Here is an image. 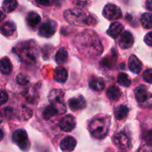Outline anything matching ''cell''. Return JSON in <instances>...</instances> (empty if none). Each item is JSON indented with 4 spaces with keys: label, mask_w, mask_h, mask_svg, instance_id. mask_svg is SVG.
I'll use <instances>...</instances> for the list:
<instances>
[{
    "label": "cell",
    "mask_w": 152,
    "mask_h": 152,
    "mask_svg": "<svg viewBox=\"0 0 152 152\" xmlns=\"http://www.w3.org/2000/svg\"><path fill=\"white\" fill-rule=\"evenodd\" d=\"M55 31H56V23L53 20H48L40 26L38 29V34L44 37H50L55 33Z\"/></svg>",
    "instance_id": "ba28073f"
},
{
    "label": "cell",
    "mask_w": 152,
    "mask_h": 152,
    "mask_svg": "<svg viewBox=\"0 0 152 152\" xmlns=\"http://www.w3.org/2000/svg\"><path fill=\"white\" fill-rule=\"evenodd\" d=\"M31 116H32V111L28 108L22 106L20 109V112L19 113V118L20 119H28Z\"/></svg>",
    "instance_id": "4dcf8cb0"
},
{
    "label": "cell",
    "mask_w": 152,
    "mask_h": 152,
    "mask_svg": "<svg viewBox=\"0 0 152 152\" xmlns=\"http://www.w3.org/2000/svg\"><path fill=\"white\" fill-rule=\"evenodd\" d=\"M37 3L39 4H41V5H51L54 2L53 1H39V0H37Z\"/></svg>",
    "instance_id": "74e56055"
},
{
    "label": "cell",
    "mask_w": 152,
    "mask_h": 152,
    "mask_svg": "<svg viewBox=\"0 0 152 152\" xmlns=\"http://www.w3.org/2000/svg\"><path fill=\"white\" fill-rule=\"evenodd\" d=\"M76 45L79 52L88 58H96L102 54L103 50L101 40L97 35L88 30L83 31L79 37H77Z\"/></svg>",
    "instance_id": "6da1fadb"
},
{
    "label": "cell",
    "mask_w": 152,
    "mask_h": 152,
    "mask_svg": "<svg viewBox=\"0 0 152 152\" xmlns=\"http://www.w3.org/2000/svg\"><path fill=\"white\" fill-rule=\"evenodd\" d=\"M103 16L110 20H115L119 19L122 16V12L120 8L113 4H108L105 5L103 11H102Z\"/></svg>",
    "instance_id": "52a82bcc"
},
{
    "label": "cell",
    "mask_w": 152,
    "mask_h": 152,
    "mask_svg": "<svg viewBox=\"0 0 152 152\" xmlns=\"http://www.w3.org/2000/svg\"><path fill=\"white\" fill-rule=\"evenodd\" d=\"M110 118H96L91 120L88 129L95 139H103L109 133Z\"/></svg>",
    "instance_id": "7a4b0ae2"
},
{
    "label": "cell",
    "mask_w": 152,
    "mask_h": 152,
    "mask_svg": "<svg viewBox=\"0 0 152 152\" xmlns=\"http://www.w3.org/2000/svg\"><path fill=\"white\" fill-rule=\"evenodd\" d=\"M68 78V71L63 67H58L54 70V79L58 83H65Z\"/></svg>",
    "instance_id": "ac0fdd59"
},
{
    "label": "cell",
    "mask_w": 152,
    "mask_h": 152,
    "mask_svg": "<svg viewBox=\"0 0 152 152\" xmlns=\"http://www.w3.org/2000/svg\"><path fill=\"white\" fill-rule=\"evenodd\" d=\"M89 86H90V88L92 90H94L95 92H101L105 87V82L101 77H95V78H93L90 81Z\"/></svg>",
    "instance_id": "ffe728a7"
},
{
    "label": "cell",
    "mask_w": 152,
    "mask_h": 152,
    "mask_svg": "<svg viewBox=\"0 0 152 152\" xmlns=\"http://www.w3.org/2000/svg\"><path fill=\"white\" fill-rule=\"evenodd\" d=\"M144 42L150 45V46H152V31L149 32L146 34V36L144 37Z\"/></svg>",
    "instance_id": "836d02e7"
},
{
    "label": "cell",
    "mask_w": 152,
    "mask_h": 152,
    "mask_svg": "<svg viewBox=\"0 0 152 152\" xmlns=\"http://www.w3.org/2000/svg\"><path fill=\"white\" fill-rule=\"evenodd\" d=\"M128 108L125 105H119V106H117L115 109H114V115H115V118L118 120H122L124 118H126L127 114H128Z\"/></svg>",
    "instance_id": "7402d4cb"
},
{
    "label": "cell",
    "mask_w": 152,
    "mask_h": 152,
    "mask_svg": "<svg viewBox=\"0 0 152 152\" xmlns=\"http://www.w3.org/2000/svg\"><path fill=\"white\" fill-rule=\"evenodd\" d=\"M16 81H17V83H18L19 85H20V86H26V85H28V82H29L28 77L25 76V75H23V74H19V75L17 76V77H16Z\"/></svg>",
    "instance_id": "1f68e13d"
},
{
    "label": "cell",
    "mask_w": 152,
    "mask_h": 152,
    "mask_svg": "<svg viewBox=\"0 0 152 152\" xmlns=\"http://www.w3.org/2000/svg\"><path fill=\"white\" fill-rule=\"evenodd\" d=\"M77 146V141L75 138L71 136H67L61 140L60 143V147L61 151L64 152H71Z\"/></svg>",
    "instance_id": "8fae6325"
},
{
    "label": "cell",
    "mask_w": 152,
    "mask_h": 152,
    "mask_svg": "<svg viewBox=\"0 0 152 152\" xmlns=\"http://www.w3.org/2000/svg\"><path fill=\"white\" fill-rule=\"evenodd\" d=\"M142 139L144 142L152 146V124L148 125L147 126H144L142 129Z\"/></svg>",
    "instance_id": "cb8c5ba5"
},
{
    "label": "cell",
    "mask_w": 152,
    "mask_h": 152,
    "mask_svg": "<svg viewBox=\"0 0 152 152\" xmlns=\"http://www.w3.org/2000/svg\"><path fill=\"white\" fill-rule=\"evenodd\" d=\"M142 107L144 108H152V94L149 95L148 99L146 100L145 102H143L142 104H141Z\"/></svg>",
    "instance_id": "e575fe53"
},
{
    "label": "cell",
    "mask_w": 152,
    "mask_h": 152,
    "mask_svg": "<svg viewBox=\"0 0 152 152\" xmlns=\"http://www.w3.org/2000/svg\"><path fill=\"white\" fill-rule=\"evenodd\" d=\"M1 72L4 75H8L12 72V66L10 60L7 57H4L1 60Z\"/></svg>",
    "instance_id": "d4e9b609"
},
{
    "label": "cell",
    "mask_w": 152,
    "mask_h": 152,
    "mask_svg": "<svg viewBox=\"0 0 152 152\" xmlns=\"http://www.w3.org/2000/svg\"><path fill=\"white\" fill-rule=\"evenodd\" d=\"M76 126V119L71 115L64 116L59 122V127L64 132H70Z\"/></svg>",
    "instance_id": "9c48e42d"
},
{
    "label": "cell",
    "mask_w": 152,
    "mask_h": 152,
    "mask_svg": "<svg viewBox=\"0 0 152 152\" xmlns=\"http://www.w3.org/2000/svg\"><path fill=\"white\" fill-rule=\"evenodd\" d=\"M134 36L132 35L131 32L129 31H125L119 39V46L122 49H127L130 48L133 45H134Z\"/></svg>",
    "instance_id": "7c38bea8"
},
{
    "label": "cell",
    "mask_w": 152,
    "mask_h": 152,
    "mask_svg": "<svg viewBox=\"0 0 152 152\" xmlns=\"http://www.w3.org/2000/svg\"><path fill=\"white\" fill-rule=\"evenodd\" d=\"M138 152H152L151 150H149V149H147L146 147H143V148H141L140 149V151Z\"/></svg>",
    "instance_id": "ab89813d"
},
{
    "label": "cell",
    "mask_w": 152,
    "mask_h": 152,
    "mask_svg": "<svg viewBox=\"0 0 152 152\" xmlns=\"http://www.w3.org/2000/svg\"><path fill=\"white\" fill-rule=\"evenodd\" d=\"M16 29V26L15 24L11 21V20H8L6 22H4L2 26H1V33L5 36V37H9L11 36Z\"/></svg>",
    "instance_id": "44dd1931"
},
{
    "label": "cell",
    "mask_w": 152,
    "mask_h": 152,
    "mask_svg": "<svg viewBox=\"0 0 152 152\" xmlns=\"http://www.w3.org/2000/svg\"><path fill=\"white\" fill-rule=\"evenodd\" d=\"M66 111L64 102H53L47 106L43 111V117L45 119H50L60 114H63Z\"/></svg>",
    "instance_id": "277c9868"
},
{
    "label": "cell",
    "mask_w": 152,
    "mask_h": 152,
    "mask_svg": "<svg viewBox=\"0 0 152 152\" xmlns=\"http://www.w3.org/2000/svg\"><path fill=\"white\" fill-rule=\"evenodd\" d=\"M69 106L70 110H83L86 108V102L85 98L80 95V96L71 98L69 101Z\"/></svg>",
    "instance_id": "4fadbf2b"
},
{
    "label": "cell",
    "mask_w": 152,
    "mask_h": 152,
    "mask_svg": "<svg viewBox=\"0 0 152 152\" xmlns=\"http://www.w3.org/2000/svg\"><path fill=\"white\" fill-rule=\"evenodd\" d=\"M4 115L7 118H12V110L11 108H6L4 110Z\"/></svg>",
    "instance_id": "d590c367"
},
{
    "label": "cell",
    "mask_w": 152,
    "mask_h": 152,
    "mask_svg": "<svg viewBox=\"0 0 152 152\" xmlns=\"http://www.w3.org/2000/svg\"><path fill=\"white\" fill-rule=\"evenodd\" d=\"M118 83L119 85H121L122 86L128 87L131 86L132 81H131L130 77H128V75H126L124 72H121L118 75Z\"/></svg>",
    "instance_id": "83f0119b"
},
{
    "label": "cell",
    "mask_w": 152,
    "mask_h": 152,
    "mask_svg": "<svg viewBox=\"0 0 152 152\" xmlns=\"http://www.w3.org/2000/svg\"><path fill=\"white\" fill-rule=\"evenodd\" d=\"M135 98L137 100V102L140 103V104H142L143 102H146V100L148 99L149 95H148V92H147V89L145 86H138L135 91Z\"/></svg>",
    "instance_id": "e0dca14e"
},
{
    "label": "cell",
    "mask_w": 152,
    "mask_h": 152,
    "mask_svg": "<svg viewBox=\"0 0 152 152\" xmlns=\"http://www.w3.org/2000/svg\"><path fill=\"white\" fill-rule=\"evenodd\" d=\"M113 142L117 147L122 150H125L130 147V138L124 132H120L117 134L113 138Z\"/></svg>",
    "instance_id": "30bf717a"
},
{
    "label": "cell",
    "mask_w": 152,
    "mask_h": 152,
    "mask_svg": "<svg viewBox=\"0 0 152 152\" xmlns=\"http://www.w3.org/2000/svg\"><path fill=\"white\" fill-rule=\"evenodd\" d=\"M8 100V96L6 94V93L4 91L1 92V105H4Z\"/></svg>",
    "instance_id": "8d00e7d4"
},
{
    "label": "cell",
    "mask_w": 152,
    "mask_h": 152,
    "mask_svg": "<svg viewBox=\"0 0 152 152\" xmlns=\"http://www.w3.org/2000/svg\"><path fill=\"white\" fill-rule=\"evenodd\" d=\"M146 8L150 11H152V0H148L146 2Z\"/></svg>",
    "instance_id": "f35d334b"
},
{
    "label": "cell",
    "mask_w": 152,
    "mask_h": 152,
    "mask_svg": "<svg viewBox=\"0 0 152 152\" xmlns=\"http://www.w3.org/2000/svg\"><path fill=\"white\" fill-rule=\"evenodd\" d=\"M141 22L145 28H152V14L151 12H144L141 17Z\"/></svg>",
    "instance_id": "f1b7e54d"
},
{
    "label": "cell",
    "mask_w": 152,
    "mask_h": 152,
    "mask_svg": "<svg viewBox=\"0 0 152 152\" xmlns=\"http://www.w3.org/2000/svg\"><path fill=\"white\" fill-rule=\"evenodd\" d=\"M65 19L75 25H92L94 17L79 9H69L64 12Z\"/></svg>",
    "instance_id": "3957f363"
},
{
    "label": "cell",
    "mask_w": 152,
    "mask_h": 152,
    "mask_svg": "<svg viewBox=\"0 0 152 152\" xmlns=\"http://www.w3.org/2000/svg\"><path fill=\"white\" fill-rule=\"evenodd\" d=\"M19 46L20 49L17 51V54L20 56V60H22L23 61L26 62H30V61H34L36 59V55H35V48L30 46V45H28V44L26 45H20Z\"/></svg>",
    "instance_id": "8992f818"
},
{
    "label": "cell",
    "mask_w": 152,
    "mask_h": 152,
    "mask_svg": "<svg viewBox=\"0 0 152 152\" xmlns=\"http://www.w3.org/2000/svg\"><path fill=\"white\" fill-rule=\"evenodd\" d=\"M49 101L53 102H63V94L61 90H53L49 94Z\"/></svg>",
    "instance_id": "484cf974"
},
{
    "label": "cell",
    "mask_w": 152,
    "mask_h": 152,
    "mask_svg": "<svg viewBox=\"0 0 152 152\" xmlns=\"http://www.w3.org/2000/svg\"><path fill=\"white\" fill-rule=\"evenodd\" d=\"M128 68L130 71H132L133 73L138 74L142 70V65L141 61L135 55H132L128 60Z\"/></svg>",
    "instance_id": "2e32d148"
},
{
    "label": "cell",
    "mask_w": 152,
    "mask_h": 152,
    "mask_svg": "<svg viewBox=\"0 0 152 152\" xmlns=\"http://www.w3.org/2000/svg\"><path fill=\"white\" fill-rule=\"evenodd\" d=\"M123 29H124V26L121 23H119V22H113V23L110 24L107 33L112 38H117L118 36L123 34L122 33Z\"/></svg>",
    "instance_id": "5bb4252c"
},
{
    "label": "cell",
    "mask_w": 152,
    "mask_h": 152,
    "mask_svg": "<svg viewBox=\"0 0 152 152\" xmlns=\"http://www.w3.org/2000/svg\"><path fill=\"white\" fill-rule=\"evenodd\" d=\"M142 77L144 78V80L150 84H152V69H147L143 72Z\"/></svg>",
    "instance_id": "d6a6232c"
},
{
    "label": "cell",
    "mask_w": 152,
    "mask_h": 152,
    "mask_svg": "<svg viewBox=\"0 0 152 152\" xmlns=\"http://www.w3.org/2000/svg\"><path fill=\"white\" fill-rule=\"evenodd\" d=\"M40 20H41V18L39 14L35 12H29L27 16V22L30 28H35L40 22Z\"/></svg>",
    "instance_id": "603a6c76"
},
{
    "label": "cell",
    "mask_w": 152,
    "mask_h": 152,
    "mask_svg": "<svg viewBox=\"0 0 152 152\" xmlns=\"http://www.w3.org/2000/svg\"><path fill=\"white\" fill-rule=\"evenodd\" d=\"M55 61L59 64H63L68 61V52L65 48H61L58 50L55 55Z\"/></svg>",
    "instance_id": "4316f807"
},
{
    "label": "cell",
    "mask_w": 152,
    "mask_h": 152,
    "mask_svg": "<svg viewBox=\"0 0 152 152\" xmlns=\"http://www.w3.org/2000/svg\"><path fill=\"white\" fill-rule=\"evenodd\" d=\"M12 142L22 151H27L29 148V141L27 133L22 129H18L13 132L12 136Z\"/></svg>",
    "instance_id": "5b68a950"
},
{
    "label": "cell",
    "mask_w": 152,
    "mask_h": 152,
    "mask_svg": "<svg viewBox=\"0 0 152 152\" xmlns=\"http://www.w3.org/2000/svg\"><path fill=\"white\" fill-rule=\"evenodd\" d=\"M121 95H122V94H121L120 89L116 86H110L107 90V96L110 101L117 102V101H118L120 99Z\"/></svg>",
    "instance_id": "d6986e66"
},
{
    "label": "cell",
    "mask_w": 152,
    "mask_h": 152,
    "mask_svg": "<svg viewBox=\"0 0 152 152\" xmlns=\"http://www.w3.org/2000/svg\"><path fill=\"white\" fill-rule=\"evenodd\" d=\"M18 5L17 1L15 0H9V1H4L3 3V9L6 12H11L13 10L16 9Z\"/></svg>",
    "instance_id": "f546056e"
},
{
    "label": "cell",
    "mask_w": 152,
    "mask_h": 152,
    "mask_svg": "<svg viewBox=\"0 0 152 152\" xmlns=\"http://www.w3.org/2000/svg\"><path fill=\"white\" fill-rule=\"evenodd\" d=\"M117 59H118V53L117 52L113 49L111 51V53L107 55L104 59L102 60L101 61V65L104 68H107V69H110L111 68L112 66L115 65L116 61H117Z\"/></svg>",
    "instance_id": "9a60e30c"
}]
</instances>
